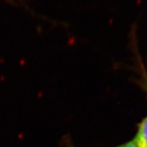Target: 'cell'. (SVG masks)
Segmentation results:
<instances>
[{
  "mask_svg": "<svg viewBox=\"0 0 147 147\" xmlns=\"http://www.w3.org/2000/svg\"><path fill=\"white\" fill-rule=\"evenodd\" d=\"M143 85L147 93V78L144 79ZM133 140L139 147H147V115L139 123Z\"/></svg>",
  "mask_w": 147,
  "mask_h": 147,
  "instance_id": "1",
  "label": "cell"
},
{
  "mask_svg": "<svg viewBox=\"0 0 147 147\" xmlns=\"http://www.w3.org/2000/svg\"><path fill=\"white\" fill-rule=\"evenodd\" d=\"M61 147H76L74 145L73 142L71 140L70 137L69 135H65L62 137L61 139ZM115 147H139L137 145V143L134 142V140L132 139L129 142H126V143H123V144H121L119 146H117Z\"/></svg>",
  "mask_w": 147,
  "mask_h": 147,
  "instance_id": "2",
  "label": "cell"
}]
</instances>
